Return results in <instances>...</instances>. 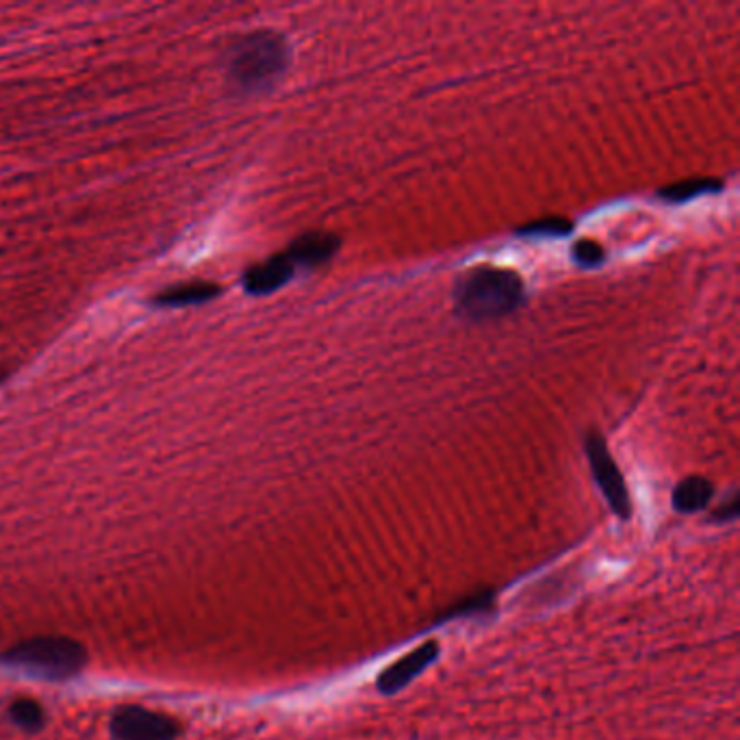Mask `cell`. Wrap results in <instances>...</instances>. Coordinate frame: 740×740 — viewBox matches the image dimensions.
<instances>
[{"instance_id":"cell-12","label":"cell","mask_w":740,"mask_h":740,"mask_svg":"<svg viewBox=\"0 0 740 740\" xmlns=\"http://www.w3.org/2000/svg\"><path fill=\"white\" fill-rule=\"evenodd\" d=\"M9 717L15 726H20L22 730L26 732H37L44 728V721H46V715H44V708L33 702V699H18L11 704L9 708Z\"/></svg>"},{"instance_id":"cell-6","label":"cell","mask_w":740,"mask_h":740,"mask_svg":"<svg viewBox=\"0 0 740 740\" xmlns=\"http://www.w3.org/2000/svg\"><path fill=\"white\" fill-rule=\"evenodd\" d=\"M439 656V643L437 641H428L423 645H419L415 652L407 654L405 659L394 662L391 666H387L380 675H378V691L383 695H394L398 691H402L407 684H411L412 680L428 669L434 660Z\"/></svg>"},{"instance_id":"cell-13","label":"cell","mask_w":740,"mask_h":740,"mask_svg":"<svg viewBox=\"0 0 740 740\" xmlns=\"http://www.w3.org/2000/svg\"><path fill=\"white\" fill-rule=\"evenodd\" d=\"M574 233V224L565 218H543L517 229L519 238H567Z\"/></svg>"},{"instance_id":"cell-7","label":"cell","mask_w":740,"mask_h":740,"mask_svg":"<svg viewBox=\"0 0 740 740\" xmlns=\"http://www.w3.org/2000/svg\"><path fill=\"white\" fill-rule=\"evenodd\" d=\"M296 269L298 267L287 252L274 254L267 261L247 267L246 274H244V289L250 296L274 294L294 278Z\"/></svg>"},{"instance_id":"cell-8","label":"cell","mask_w":740,"mask_h":740,"mask_svg":"<svg viewBox=\"0 0 740 740\" xmlns=\"http://www.w3.org/2000/svg\"><path fill=\"white\" fill-rule=\"evenodd\" d=\"M341 247V240L330 233H309L298 238L285 252L291 256L296 267H318L330 261L336 250Z\"/></svg>"},{"instance_id":"cell-14","label":"cell","mask_w":740,"mask_h":740,"mask_svg":"<svg viewBox=\"0 0 740 740\" xmlns=\"http://www.w3.org/2000/svg\"><path fill=\"white\" fill-rule=\"evenodd\" d=\"M572 258L582 267H597L606 258V250L593 240H579L572 246Z\"/></svg>"},{"instance_id":"cell-9","label":"cell","mask_w":740,"mask_h":740,"mask_svg":"<svg viewBox=\"0 0 740 740\" xmlns=\"http://www.w3.org/2000/svg\"><path fill=\"white\" fill-rule=\"evenodd\" d=\"M220 296V285L209 283V280H189L183 285H174L169 289L159 291L153 298L155 307L164 309H176V307H191V305H202Z\"/></svg>"},{"instance_id":"cell-5","label":"cell","mask_w":740,"mask_h":740,"mask_svg":"<svg viewBox=\"0 0 740 740\" xmlns=\"http://www.w3.org/2000/svg\"><path fill=\"white\" fill-rule=\"evenodd\" d=\"M115 740H174L180 735L176 719L142 706H124L111 719Z\"/></svg>"},{"instance_id":"cell-2","label":"cell","mask_w":740,"mask_h":740,"mask_svg":"<svg viewBox=\"0 0 740 740\" xmlns=\"http://www.w3.org/2000/svg\"><path fill=\"white\" fill-rule=\"evenodd\" d=\"M289 66V44L280 33L254 31L229 53V81L242 93H261L280 81Z\"/></svg>"},{"instance_id":"cell-3","label":"cell","mask_w":740,"mask_h":740,"mask_svg":"<svg viewBox=\"0 0 740 740\" xmlns=\"http://www.w3.org/2000/svg\"><path fill=\"white\" fill-rule=\"evenodd\" d=\"M85 648L64 637H37L7 650L0 662L48 680L73 677L85 666Z\"/></svg>"},{"instance_id":"cell-15","label":"cell","mask_w":740,"mask_h":740,"mask_svg":"<svg viewBox=\"0 0 740 740\" xmlns=\"http://www.w3.org/2000/svg\"><path fill=\"white\" fill-rule=\"evenodd\" d=\"M739 515V497L737 495H732V499H730V504L728 506H719L717 510H715V519L717 521H728V519H735Z\"/></svg>"},{"instance_id":"cell-4","label":"cell","mask_w":740,"mask_h":740,"mask_svg":"<svg viewBox=\"0 0 740 740\" xmlns=\"http://www.w3.org/2000/svg\"><path fill=\"white\" fill-rule=\"evenodd\" d=\"M584 450H586V456H588V463H590L593 478L599 485L606 501L610 504V508L615 510L617 517L628 519L632 515L630 492H628V485L623 481L621 470L617 467V463H615V459H612V454L606 445V439L599 432L590 430L584 439Z\"/></svg>"},{"instance_id":"cell-16","label":"cell","mask_w":740,"mask_h":740,"mask_svg":"<svg viewBox=\"0 0 740 740\" xmlns=\"http://www.w3.org/2000/svg\"><path fill=\"white\" fill-rule=\"evenodd\" d=\"M2 378H4V374H2V369H0V380H2Z\"/></svg>"},{"instance_id":"cell-1","label":"cell","mask_w":740,"mask_h":740,"mask_svg":"<svg viewBox=\"0 0 740 740\" xmlns=\"http://www.w3.org/2000/svg\"><path fill=\"white\" fill-rule=\"evenodd\" d=\"M526 300V285L521 276L512 269L481 265L470 269L456 280L454 307L456 313L474 320L487 322L515 313Z\"/></svg>"},{"instance_id":"cell-10","label":"cell","mask_w":740,"mask_h":740,"mask_svg":"<svg viewBox=\"0 0 740 740\" xmlns=\"http://www.w3.org/2000/svg\"><path fill=\"white\" fill-rule=\"evenodd\" d=\"M724 189V180L721 178H708V176H693V178H684L677 180L673 185H666L659 189L660 200L669 202V205H684L691 202L699 196L706 194H719Z\"/></svg>"},{"instance_id":"cell-11","label":"cell","mask_w":740,"mask_h":740,"mask_svg":"<svg viewBox=\"0 0 740 740\" xmlns=\"http://www.w3.org/2000/svg\"><path fill=\"white\" fill-rule=\"evenodd\" d=\"M713 495H715V487L710 481L702 476H691L675 487L673 506L680 512H697L708 506Z\"/></svg>"}]
</instances>
